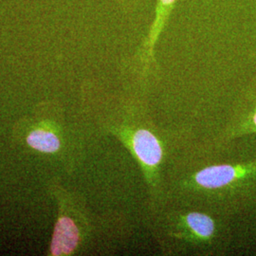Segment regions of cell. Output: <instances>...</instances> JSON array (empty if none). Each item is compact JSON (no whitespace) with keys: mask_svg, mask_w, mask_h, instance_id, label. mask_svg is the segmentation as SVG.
<instances>
[{"mask_svg":"<svg viewBox=\"0 0 256 256\" xmlns=\"http://www.w3.org/2000/svg\"><path fill=\"white\" fill-rule=\"evenodd\" d=\"M192 189L240 204L256 202V160L240 164L212 165L191 176Z\"/></svg>","mask_w":256,"mask_h":256,"instance_id":"obj_1","label":"cell"},{"mask_svg":"<svg viewBox=\"0 0 256 256\" xmlns=\"http://www.w3.org/2000/svg\"><path fill=\"white\" fill-rule=\"evenodd\" d=\"M170 234L191 244H210L216 234V223L205 212L191 210L178 214Z\"/></svg>","mask_w":256,"mask_h":256,"instance_id":"obj_3","label":"cell"},{"mask_svg":"<svg viewBox=\"0 0 256 256\" xmlns=\"http://www.w3.org/2000/svg\"><path fill=\"white\" fill-rule=\"evenodd\" d=\"M28 144L42 153H55L61 146L59 138L54 133L43 129H37L27 137Z\"/></svg>","mask_w":256,"mask_h":256,"instance_id":"obj_5","label":"cell"},{"mask_svg":"<svg viewBox=\"0 0 256 256\" xmlns=\"http://www.w3.org/2000/svg\"><path fill=\"white\" fill-rule=\"evenodd\" d=\"M80 241V232L74 220L61 216L56 222L50 252L54 256H68L77 248Z\"/></svg>","mask_w":256,"mask_h":256,"instance_id":"obj_4","label":"cell"},{"mask_svg":"<svg viewBox=\"0 0 256 256\" xmlns=\"http://www.w3.org/2000/svg\"></svg>","mask_w":256,"mask_h":256,"instance_id":"obj_8","label":"cell"},{"mask_svg":"<svg viewBox=\"0 0 256 256\" xmlns=\"http://www.w3.org/2000/svg\"><path fill=\"white\" fill-rule=\"evenodd\" d=\"M120 3L126 8H138L140 4L144 2V0H118Z\"/></svg>","mask_w":256,"mask_h":256,"instance_id":"obj_7","label":"cell"},{"mask_svg":"<svg viewBox=\"0 0 256 256\" xmlns=\"http://www.w3.org/2000/svg\"><path fill=\"white\" fill-rule=\"evenodd\" d=\"M128 144L148 180L153 182L164 160V144L154 131L144 126H136L131 131Z\"/></svg>","mask_w":256,"mask_h":256,"instance_id":"obj_2","label":"cell"},{"mask_svg":"<svg viewBox=\"0 0 256 256\" xmlns=\"http://www.w3.org/2000/svg\"><path fill=\"white\" fill-rule=\"evenodd\" d=\"M248 100L250 101V104L248 106L246 112L239 118L238 122L234 124L232 129V136H234V137L256 131V90H250Z\"/></svg>","mask_w":256,"mask_h":256,"instance_id":"obj_6","label":"cell"}]
</instances>
